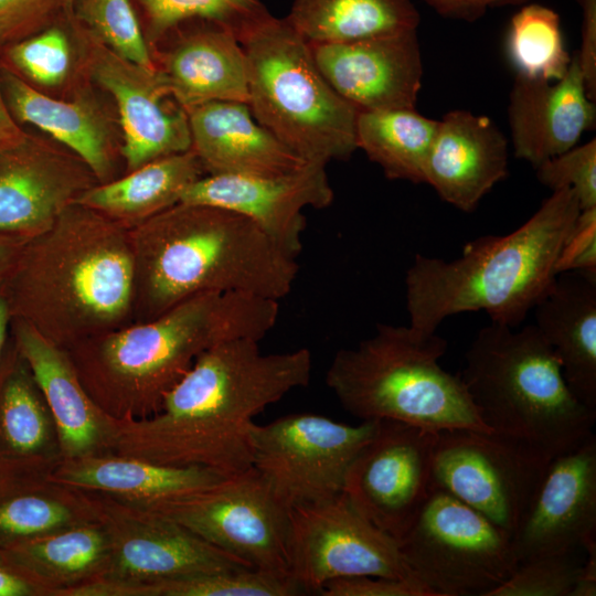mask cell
<instances>
[{"instance_id": "7", "label": "cell", "mask_w": 596, "mask_h": 596, "mask_svg": "<svg viewBox=\"0 0 596 596\" xmlns=\"http://www.w3.org/2000/svg\"><path fill=\"white\" fill-rule=\"evenodd\" d=\"M446 349L436 332L377 323L371 337L337 351L326 384L343 409L361 421L491 433L460 375L439 364Z\"/></svg>"}, {"instance_id": "40", "label": "cell", "mask_w": 596, "mask_h": 596, "mask_svg": "<svg viewBox=\"0 0 596 596\" xmlns=\"http://www.w3.org/2000/svg\"><path fill=\"white\" fill-rule=\"evenodd\" d=\"M583 562L574 552L519 562L511 576L490 596H571Z\"/></svg>"}, {"instance_id": "3", "label": "cell", "mask_w": 596, "mask_h": 596, "mask_svg": "<svg viewBox=\"0 0 596 596\" xmlns=\"http://www.w3.org/2000/svg\"><path fill=\"white\" fill-rule=\"evenodd\" d=\"M3 280L12 319L63 350L129 324L134 259L128 228L72 203L25 243Z\"/></svg>"}, {"instance_id": "46", "label": "cell", "mask_w": 596, "mask_h": 596, "mask_svg": "<svg viewBox=\"0 0 596 596\" xmlns=\"http://www.w3.org/2000/svg\"><path fill=\"white\" fill-rule=\"evenodd\" d=\"M533 0H425L440 17L465 22H475L488 10L507 6H524Z\"/></svg>"}, {"instance_id": "28", "label": "cell", "mask_w": 596, "mask_h": 596, "mask_svg": "<svg viewBox=\"0 0 596 596\" xmlns=\"http://www.w3.org/2000/svg\"><path fill=\"white\" fill-rule=\"evenodd\" d=\"M62 460L52 413L10 336L0 360V476H50Z\"/></svg>"}, {"instance_id": "15", "label": "cell", "mask_w": 596, "mask_h": 596, "mask_svg": "<svg viewBox=\"0 0 596 596\" xmlns=\"http://www.w3.org/2000/svg\"><path fill=\"white\" fill-rule=\"evenodd\" d=\"M437 433L377 421L373 436L345 475L342 491L363 515L396 540L432 489Z\"/></svg>"}, {"instance_id": "47", "label": "cell", "mask_w": 596, "mask_h": 596, "mask_svg": "<svg viewBox=\"0 0 596 596\" xmlns=\"http://www.w3.org/2000/svg\"><path fill=\"white\" fill-rule=\"evenodd\" d=\"M0 596H44L42 589L26 578L0 550Z\"/></svg>"}, {"instance_id": "37", "label": "cell", "mask_w": 596, "mask_h": 596, "mask_svg": "<svg viewBox=\"0 0 596 596\" xmlns=\"http://www.w3.org/2000/svg\"><path fill=\"white\" fill-rule=\"evenodd\" d=\"M304 594L286 575L249 567L139 584L140 596H296Z\"/></svg>"}, {"instance_id": "26", "label": "cell", "mask_w": 596, "mask_h": 596, "mask_svg": "<svg viewBox=\"0 0 596 596\" xmlns=\"http://www.w3.org/2000/svg\"><path fill=\"white\" fill-rule=\"evenodd\" d=\"M10 336L52 413L63 459L103 453L108 417L84 390L66 351L18 319Z\"/></svg>"}, {"instance_id": "31", "label": "cell", "mask_w": 596, "mask_h": 596, "mask_svg": "<svg viewBox=\"0 0 596 596\" xmlns=\"http://www.w3.org/2000/svg\"><path fill=\"white\" fill-rule=\"evenodd\" d=\"M44 596L93 582L106 571L109 545L99 521L0 546Z\"/></svg>"}, {"instance_id": "6", "label": "cell", "mask_w": 596, "mask_h": 596, "mask_svg": "<svg viewBox=\"0 0 596 596\" xmlns=\"http://www.w3.org/2000/svg\"><path fill=\"white\" fill-rule=\"evenodd\" d=\"M459 375L494 434L550 458L594 436L596 409L572 392L556 354L533 323L481 328Z\"/></svg>"}, {"instance_id": "22", "label": "cell", "mask_w": 596, "mask_h": 596, "mask_svg": "<svg viewBox=\"0 0 596 596\" xmlns=\"http://www.w3.org/2000/svg\"><path fill=\"white\" fill-rule=\"evenodd\" d=\"M507 174L508 140L489 117L455 109L438 120L425 183L443 201L471 212Z\"/></svg>"}, {"instance_id": "13", "label": "cell", "mask_w": 596, "mask_h": 596, "mask_svg": "<svg viewBox=\"0 0 596 596\" xmlns=\"http://www.w3.org/2000/svg\"><path fill=\"white\" fill-rule=\"evenodd\" d=\"M551 458L494 433H437L433 485L512 535Z\"/></svg>"}, {"instance_id": "21", "label": "cell", "mask_w": 596, "mask_h": 596, "mask_svg": "<svg viewBox=\"0 0 596 596\" xmlns=\"http://www.w3.org/2000/svg\"><path fill=\"white\" fill-rule=\"evenodd\" d=\"M508 120L514 157L534 168L575 147L596 124V107L586 92L577 51L558 81L515 75Z\"/></svg>"}, {"instance_id": "42", "label": "cell", "mask_w": 596, "mask_h": 596, "mask_svg": "<svg viewBox=\"0 0 596 596\" xmlns=\"http://www.w3.org/2000/svg\"><path fill=\"white\" fill-rule=\"evenodd\" d=\"M65 9L66 0H0V47L45 30Z\"/></svg>"}, {"instance_id": "41", "label": "cell", "mask_w": 596, "mask_h": 596, "mask_svg": "<svg viewBox=\"0 0 596 596\" xmlns=\"http://www.w3.org/2000/svg\"><path fill=\"white\" fill-rule=\"evenodd\" d=\"M539 182L552 191L570 188L581 210L596 207V139L545 160L536 168Z\"/></svg>"}, {"instance_id": "39", "label": "cell", "mask_w": 596, "mask_h": 596, "mask_svg": "<svg viewBox=\"0 0 596 596\" xmlns=\"http://www.w3.org/2000/svg\"><path fill=\"white\" fill-rule=\"evenodd\" d=\"M72 39L64 12L45 30L4 47L6 58L12 71L23 75L26 82L46 88L57 87L71 73Z\"/></svg>"}, {"instance_id": "44", "label": "cell", "mask_w": 596, "mask_h": 596, "mask_svg": "<svg viewBox=\"0 0 596 596\" xmlns=\"http://www.w3.org/2000/svg\"><path fill=\"white\" fill-rule=\"evenodd\" d=\"M556 269L557 274L596 269V207L581 210L563 244Z\"/></svg>"}, {"instance_id": "43", "label": "cell", "mask_w": 596, "mask_h": 596, "mask_svg": "<svg viewBox=\"0 0 596 596\" xmlns=\"http://www.w3.org/2000/svg\"><path fill=\"white\" fill-rule=\"evenodd\" d=\"M321 596H433L417 579L356 576L329 582Z\"/></svg>"}, {"instance_id": "20", "label": "cell", "mask_w": 596, "mask_h": 596, "mask_svg": "<svg viewBox=\"0 0 596 596\" xmlns=\"http://www.w3.org/2000/svg\"><path fill=\"white\" fill-rule=\"evenodd\" d=\"M310 47L324 79L359 111L415 108L423 78L417 29Z\"/></svg>"}, {"instance_id": "45", "label": "cell", "mask_w": 596, "mask_h": 596, "mask_svg": "<svg viewBox=\"0 0 596 596\" xmlns=\"http://www.w3.org/2000/svg\"><path fill=\"white\" fill-rule=\"evenodd\" d=\"M582 14L579 67L588 97L596 100V0H574Z\"/></svg>"}, {"instance_id": "29", "label": "cell", "mask_w": 596, "mask_h": 596, "mask_svg": "<svg viewBox=\"0 0 596 596\" xmlns=\"http://www.w3.org/2000/svg\"><path fill=\"white\" fill-rule=\"evenodd\" d=\"M49 477L131 504L151 502L222 478L200 467L164 466L107 451L63 459Z\"/></svg>"}, {"instance_id": "17", "label": "cell", "mask_w": 596, "mask_h": 596, "mask_svg": "<svg viewBox=\"0 0 596 596\" xmlns=\"http://www.w3.org/2000/svg\"><path fill=\"white\" fill-rule=\"evenodd\" d=\"M333 195L326 166L307 162L295 171L270 177L204 174L185 189L180 202L236 212L297 259L306 228L304 210L324 209Z\"/></svg>"}, {"instance_id": "4", "label": "cell", "mask_w": 596, "mask_h": 596, "mask_svg": "<svg viewBox=\"0 0 596 596\" xmlns=\"http://www.w3.org/2000/svg\"><path fill=\"white\" fill-rule=\"evenodd\" d=\"M128 232L134 259L130 323L210 292L279 301L299 272L297 259L251 220L217 206L179 202Z\"/></svg>"}, {"instance_id": "25", "label": "cell", "mask_w": 596, "mask_h": 596, "mask_svg": "<svg viewBox=\"0 0 596 596\" xmlns=\"http://www.w3.org/2000/svg\"><path fill=\"white\" fill-rule=\"evenodd\" d=\"M191 149L205 174L270 177L307 163L254 118L247 103L209 102L188 110Z\"/></svg>"}, {"instance_id": "12", "label": "cell", "mask_w": 596, "mask_h": 596, "mask_svg": "<svg viewBox=\"0 0 596 596\" xmlns=\"http://www.w3.org/2000/svg\"><path fill=\"white\" fill-rule=\"evenodd\" d=\"M288 573L301 592L356 576L416 579L395 538L363 515L342 491L289 513Z\"/></svg>"}, {"instance_id": "1", "label": "cell", "mask_w": 596, "mask_h": 596, "mask_svg": "<svg viewBox=\"0 0 596 596\" xmlns=\"http://www.w3.org/2000/svg\"><path fill=\"white\" fill-rule=\"evenodd\" d=\"M311 369L307 348L264 353L251 338L215 343L164 396L157 414L138 421L108 417L104 451L222 477L237 473L251 467L254 418L307 386Z\"/></svg>"}, {"instance_id": "30", "label": "cell", "mask_w": 596, "mask_h": 596, "mask_svg": "<svg viewBox=\"0 0 596 596\" xmlns=\"http://www.w3.org/2000/svg\"><path fill=\"white\" fill-rule=\"evenodd\" d=\"M97 521L93 492L47 475L0 476V546Z\"/></svg>"}, {"instance_id": "51", "label": "cell", "mask_w": 596, "mask_h": 596, "mask_svg": "<svg viewBox=\"0 0 596 596\" xmlns=\"http://www.w3.org/2000/svg\"><path fill=\"white\" fill-rule=\"evenodd\" d=\"M72 1H73V0H66V9H65V13H68V12H70L71 6H72Z\"/></svg>"}, {"instance_id": "36", "label": "cell", "mask_w": 596, "mask_h": 596, "mask_svg": "<svg viewBox=\"0 0 596 596\" xmlns=\"http://www.w3.org/2000/svg\"><path fill=\"white\" fill-rule=\"evenodd\" d=\"M149 45L157 44L179 23L214 21L241 41L272 14L260 0H131Z\"/></svg>"}, {"instance_id": "14", "label": "cell", "mask_w": 596, "mask_h": 596, "mask_svg": "<svg viewBox=\"0 0 596 596\" xmlns=\"http://www.w3.org/2000/svg\"><path fill=\"white\" fill-rule=\"evenodd\" d=\"M82 47L84 71L117 106L126 172L191 149L188 111L173 96L164 74L136 64L104 45L66 14Z\"/></svg>"}, {"instance_id": "34", "label": "cell", "mask_w": 596, "mask_h": 596, "mask_svg": "<svg viewBox=\"0 0 596 596\" xmlns=\"http://www.w3.org/2000/svg\"><path fill=\"white\" fill-rule=\"evenodd\" d=\"M438 120L415 108L359 111L356 146L391 180L425 183L426 161Z\"/></svg>"}, {"instance_id": "9", "label": "cell", "mask_w": 596, "mask_h": 596, "mask_svg": "<svg viewBox=\"0 0 596 596\" xmlns=\"http://www.w3.org/2000/svg\"><path fill=\"white\" fill-rule=\"evenodd\" d=\"M397 542L433 596H490L518 565L510 533L434 485Z\"/></svg>"}, {"instance_id": "10", "label": "cell", "mask_w": 596, "mask_h": 596, "mask_svg": "<svg viewBox=\"0 0 596 596\" xmlns=\"http://www.w3.org/2000/svg\"><path fill=\"white\" fill-rule=\"evenodd\" d=\"M135 505L180 524L251 568L289 576L290 511L252 466L210 485Z\"/></svg>"}, {"instance_id": "33", "label": "cell", "mask_w": 596, "mask_h": 596, "mask_svg": "<svg viewBox=\"0 0 596 596\" xmlns=\"http://www.w3.org/2000/svg\"><path fill=\"white\" fill-rule=\"evenodd\" d=\"M286 19L309 44L417 29L421 20L412 0H294Z\"/></svg>"}, {"instance_id": "18", "label": "cell", "mask_w": 596, "mask_h": 596, "mask_svg": "<svg viewBox=\"0 0 596 596\" xmlns=\"http://www.w3.org/2000/svg\"><path fill=\"white\" fill-rule=\"evenodd\" d=\"M596 539V437L552 457L512 535L515 558L575 552Z\"/></svg>"}, {"instance_id": "8", "label": "cell", "mask_w": 596, "mask_h": 596, "mask_svg": "<svg viewBox=\"0 0 596 596\" xmlns=\"http://www.w3.org/2000/svg\"><path fill=\"white\" fill-rule=\"evenodd\" d=\"M240 43L256 121L307 162L348 160L358 149L359 110L324 79L290 22L272 15Z\"/></svg>"}, {"instance_id": "5", "label": "cell", "mask_w": 596, "mask_h": 596, "mask_svg": "<svg viewBox=\"0 0 596 596\" xmlns=\"http://www.w3.org/2000/svg\"><path fill=\"white\" fill-rule=\"evenodd\" d=\"M579 212L573 190L558 189L517 230L475 238L455 259L416 254L405 276L408 326L435 333L448 317L485 311L491 322L520 327L557 276Z\"/></svg>"}, {"instance_id": "2", "label": "cell", "mask_w": 596, "mask_h": 596, "mask_svg": "<svg viewBox=\"0 0 596 596\" xmlns=\"http://www.w3.org/2000/svg\"><path fill=\"white\" fill-rule=\"evenodd\" d=\"M278 301L238 292L190 298L161 316L85 339L65 350L84 390L114 421L157 414L164 396L215 343L260 341L276 324Z\"/></svg>"}, {"instance_id": "24", "label": "cell", "mask_w": 596, "mask_h": 596, "mask_svg": "<svg viewBox=\"0 0 596 596\" xmlns=\"http://www.w3.org/2000/svg\"><path fill=\"white\" fill-rule=\"evenodd\" d=\"M7 107L19 124H30L49 134L81 158L99 183L116 179V146L113 119L93 94L85 89L72 99L43 94L11 68L0 72Z\"/></svg>"}, {"instance_id": "16", "label": "cell", "mask_w": 596, "mask_h": 596, "mask_svg": "<svg viewBox=\"0 0 596 596\" xmlns=\"http://www.w3.org/2000/svg\"><path fill=\"white\" fill-rule=\"evenodd\" d=\"M93 493L109 545L106 571L97 579L136 585L248 567L171 520L110 496Z\"/></svg>"}, {"instance_id": "11", "label": "cell", "mask_w": 596, "mask_h": 596, "mask_svg": "<svg viewBox=\"0 0 596 596\" xmlns=\"http://www.w3.org/2000/svg\"><path fill=\"white\" fill-rule=\"evenodd\" d=\"M376 426L377 421L349 425L312 413L254 423L251 466L289 511L323 502L342 492L350 465Z\"/></svg>"}, {"instance_id": "49", "label": "cell", "mask_w": 596, "mask_h": 596, "mask_svg": "<svg viewBox=\"0 0 596 596\" xmlns=\"http://www.w3.org/2000/svg\"><path fill=\"white\" fill-rule=\"evenodd\" d=\"M28 241L23 237L0 233V280L12 268Z\"/></svg>"}, {"instance_id": "48", "label": "cell", "mask_w": 596, "mask_h": 596, "mask_svg": "<svg viewBox=\"0 0 596 596\" xmlns=\"http://www.w3.org/2000/svg\"><path fill=\"white\" fill-rule=\"evenodd\" d=\"M28 135L11 116L0 85V151L18 146Z\"/></svg>"}, {"instance_id": "19", "label": "cell", "mask_w": 596, "mask_h": 596, "mask_svg": "<svg viewBox=\"0 0 596 596\" xmlns=\"http://www.w3.org/2000/svg\"><path fill=\"white\" fill-rule=\"evenodd\" d=\"M97 183L72 151L29 134L18 146L0 151V233L30 240L45 232Z\"/></svg>"}, {"instance_id": "32", "label": "cell", "mask_w": 596, "mask_h": 596, "mask_svg": "<svg viewBox=\"0 0 596 596\" xmlns=\"http://www.w3.org/2000/svg\"><path fill=\"white\" fill-rule=\"evenodd\" d=\"M205 174L192 149L159 158L84 191L74 203L131 228L180 202L185 189Z\"/></svg>"}, {"instance_id": "27", "label": "cell", "mask_w": 596, "mask_h": 596, "mask_svg": "<svg viewBox=\"0 0 596 596\" xmlns=\"http://www.w3.org/2000/svg\"><path fill=\"white\" fill-rule=\"evenodd\" d=\"M572 392L596 409V269L557 274L533 308Z\"/></svg>"}, {"instance_id": "38", "label": "cell", "mask_w": 596, "mask_h": 596, "mask_svg": "<svg viewBox=\"0 0 596 596\" xmlns=\"http://www.w3.org/2000/svg\"><path fill=\"white\" fill-rule=\"evenodd\" d=\"M67 14L118 55L150 70L158 67L131 0H73Z\"/></svg>"}, {"instance_id": "23", "label": "cell", "mask_w": 596, "mask_h": 596, "mask_svg": "<svg viewBox=\"0 0 596 596\" xmlns=\"http://www.w3.org/2000/svg\"><path fill=\"white\" fill-rule=\"evenodd\" d=\"M168 33L174 41L158 68L187 111L209 102L248 104L246 57L231 30L214 21L191 19Z\"/></svg>"}, {"instance_id": "35", "label": "cell", "mask_w": 596, "mask_h": 596, "mask_svg": "<svg viewBox=\"0 0 596 596\" xmlns=\"http://www.w3.org/2000/svg\"><path fill=\"white\" fill-rule=\"evenodd\" d=\"M505 51L517 75L533 79H561L572 60L558 13L535 2L521 6L511 18Z\"/></svg>"}, {"instance_id": "50", "label": "cell", "mask_w": 596, "mask_h": 596, "mask_svg": "<svg viewBox=\"0 0 596 596\" xmlns=\"http://www.w3.org/2000/svg\"><path fill=\"white\" fill-rule=\"evenodd\" d=\"M3 279L0 280V360L10 339L12 322L10 301Z\"/></svg>"}]
</instances>
